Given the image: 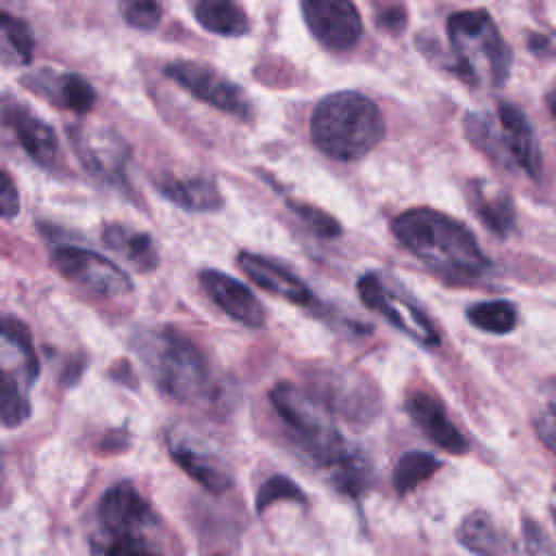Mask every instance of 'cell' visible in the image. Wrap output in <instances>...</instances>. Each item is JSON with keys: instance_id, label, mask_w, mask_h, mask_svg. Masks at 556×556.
<instances>
[{"instance_id": "6da1fadb", "label": "cell", "mask_w": 556, "mask_h": 556, "mask_svg": "<svg viewBox=\"0 0 556 556\" xmlns=\"http://www.w3.org/2000/svg\"><path fill=\"white\" fill-rule=\"evenodd\" d=\"M391 230L413 256L450 282H469L489 269L473 232L437 208L415 206L402 211Z\"/></svg>"}, {"instance_id": "7a4b0ae2", "label": "cell", "mask_w": 556, "mask_h": 556, "mask_svg": "<svg viewBox=\"0 0 556 556\" xmlns=\"http://www.w3.org/2000/svg\"><path fill=\"white\" fill-rule=\"evenodd\" d=\"M384 137L378 104L358 91L324 96L311 115V139L330 159L352 163L369 154Z\"/></svg>"}, {"instance_id": "3957f363", "label": "cell", "mask_w": 556, "mask_h": 556, "mask_svg": "<svg viewBox=\"0 0 556 556\" xmlns=\"http://www.w3.org/2000/svg\"><path fill=\"white\" fill-rule=\"evenodd\" d=\"M132 350L152 382L178 402H195L208 387V365L198 345L169 326L141 328L132 334Z\"/></svg>"}, {"instance_id": "277c9868", "label": "cell", "mask_w": 556, "mask_h": 556, "mask_svg": "<svg viewBox=\"0 0 556 556\" xmlns=\"http://www.w3.org/2000/svg\"><path fill=\"white\" fill-rule=\"evenodd\" d=\"M454 72L476 87H502L508 80L513 50L484 9L458 11L447 17Z\"/></svg>"}, {"instance_id": "5b68a950", "label": "cell", "mask_w": 556, "mask_h": 556, "mask_svg": "<svg viewBox=\"0 0 556 556\" xmlns=\"http://www.w3.org/2000/svg\"><path fill=\"white\" fill-rule=\"evenodd\" d=\"M465 137L493 163L508 172L541 178V150L526 113L513 102H500L495 111L465 115Z\"/></svg>"}, {"instance_id": "8992f818", "label": "cell", "mask_w": 556, "mask_h": 556, "mask_svg": "<svg viewBox=\"0 0 556 556\" xmlns=\"http://www.w3.org/2000/svg\"><path fill=\"white\" fill-rule=\"evenodd\" d=\"M269 402L293 434L298 447L317 465L332 469L352 450L337 430L332 415L308 391L278 382L269 391Z\"/></svg>"}, {"instance_id": "52a82bcc", "label": "cell", "mask_w": 556, "mask_h": 556, "mask_svg": "<svg viewBox=\"0 0 556 556\" xmlns=\"http://www.w3.org/2000/svg\"><path fill=\"white\" fill-rule=\"evenodd\" d=\"M39 378V356L24 321L0 315V426L20 428L30 417V391Z\"/></svg>"}, {"instance_id": "ba28073f", "label": "cell", "mask_w": 556, "mask_h": 556, "mask_svg": "<svg viewBox=\"0 0 556 556\" xmlns=\"http://www.w3.org/2000/svg\"><path fill=\"white\" fill-rule=\"evenodd\" d=\"M67 139L89 176L109 187H126L130 150L115 130L104 126L74 124L67 128Z\"/></svg>"}, {"instance_id": "9c48e42d", "label": "cell", "mask_w": 556, "mask_h": 556, "mask_svg": "<svg viewBox=\"0 0 556 556\" xmlns=\"http://www.w3.org/2000/svg\"><path fill=\"white\" fill-rule=\"evenodd\" d=\"M50 261L65 280L91 295L113 300L132 291L130 276L111 258L93 250L78 245H56L50 252Z\"/></svg>"}, {"instance_id": "30bf717a", "label": "cell", "mask_w": 556, "mask_h": 556, "mask_svg": "<svg viewBox=\"0 0 556 556\" xmlns=\"http://www.w3.org/2000/svg\"><path fill=\"white\" fill-rule=\"evenodd\" d=\"M356 291L367 308L382 315L391 326L402 330L413 341H417L426 348L439 345V341H441L439 330L434 328L430 317L413 300H408L402 291L391 289L382 280V276L363 274L356 282Z\"/></svg>"}, {"instance_id": "8fae6325", "label": "cell", "mask_w": 556, "mask_h": 556, "mask_svg": "<svg viewBox=\"0 0 556 556\" xmlns=\"http://www.w3.org/2000/svg\"><path fill=\"white\" fill-rule=\"evenodd\" d=\"M163 72L195 100L239 119L252 117V104L245 91L215 67L200 61H172Z\"/></svg>"}, {"instance_id": "7c38bea8", "label": "cell", "mask_w": 556, "mask_h": 556, "mask_svg": "<svg viewBox=\"0 0 556 556\" xmlns=\"http://www.w3.org/2000/svg\"><path fill=\"white\" fill-rule=\"evenodd\" d=\"M330 415H341L350 421H365L378 410L376 393L369 384L345 369H324L311 376L306 389Z\"/></svg>"}, {"instance_id": "4fadbf2b", "label": "cell", "mask_w": 556, "mask_h": 556, "mask_svg": "<svg viewBox=\"0 0 556 556\" xmlns=\"http://www.w3.org/2000/svg\"><path fill=\"white\" fill-rule=\"evenodd\" d=\"M311 35L328 50L343 52L363 35V20L352 0H300Z\"/></svg>"}, {"instance_id": "5bb4252c", "label": "cell", "mask_w": 556, "mask_h": 556, "mask_svg": "<svg viewBox=\"0 0 556 556\" xmlns=\"http://www.w3.org/2000/svg\"><path fill=\"white\" fill-rule=\"evenodd\" d=\"M0 126L41 167H54L59 161V139L48 122L15 100L0 104Z\"/></svg>"}, {"instance_id": "9a60e30c", "label": "cell", "mask_w": 556, "mask_h": 556, "mask_svg": "<svg viewBox=\"0 0 556 556\" xmlns=\"http://www.w3.org/2000/svg\"><path fill=\"white\" fill-rule=\"evenodd\" d=\"M98 521L104 534H146L156 526V515L132 484L119 482L100 497Z\"/></svg>"}, {"instance_id": "2e32d148", "label": "cell", "mask_w": 556, "mask_h": 556, "mask_svg": "<svg viewBox=\"0 0 556 556\" xmlns=\"http://www.w3.org/2000/svg\"><path fill=\"white\" fill-rule=\"evenodd\" d=\"M200 285L206 295L235 321L250 328H261L265 324V308L261 306L258 298L237 278L217 269H204L200 274Z\"/></svg>"}, {"instance_id": "e0dca14e", "label": "cell", "mask_w": 556, "mask_h": 556, "mask_svg": "<svg viewBox=\"0 0 556 556\" xmlns=\"http://www.w3.org/2000/svg\"><path fill=\"white\" fill-rule=\"evenodd\" d=\"M169 454L178 463V467L187 476H191L198 484H202L206 491L224 493L230 489V484H232L230 469L217 454H213L202 443L180 437V434H176V437L172 434L169 437Z\"/></svg>"}, {"instance_id": "ac0fdd59", "label": "cell", "mask_w": 556, "mask_h": 556, "mask_svg": "<svg viewBox=\"0 0 556 556\" xmlns=\"http://www.w3.org/2000/svg\"><path fill=\"white\" fill-rule=\"evenodd\" d=\"M237 265L261 289H265L274 295H280V298L289 300L291 304L308 306L315 300L311 289L293 271H289L285 265H280L274 258L241 250L237 254Z\"/></svg>"}, {"instance_id": "d6986e66", "label": "cell", "mask_w": 556, "mask_h": 556, "mask_svg": "<svg viewBox=\"0 0 556 556\" xmlns=\"http://www.w3.org/2000/svg\"><path fill=\"white\" fill-rule=\"evenodd\" d=\"M22 83L28 89L48 98L52 104L74 113H87L96 104V89L78 74L39 70L35 74L24 76Z\"/></svg>"}, {"instance_id": "ffe728a7", "label": "cell", "mask_w": 556, "mask_h": 556, "mask_svg": "<svg viewBox=\"0 0 556 556\" xmlns=\"http://www.w3.org/2000/svg\"><path fill=\"white\" fill-rule=\"evenodd\" d=\"M408 415L413 417L415 426L430 439L434 445L450 454H465L467 452V441L460 434V430L447 419V413L443 404L426 393V391H415L408 397Z\"/></svg>"}, {"instance_id": "44dd1931", "label": "cell", "mask_w": 556, "mask_h": 556, "mask_svg": "<svg viewBox=\"0 0 556 556\" xmlns=\"http://www.w3.org/2000/svg\"><path fill=\"white\" fill-rule=\"evenodd\" d=\"M159 193L176 206L193 213H211L222 208L224 198L217 182L211 176H167L154 182Z\"/></svg>"}, {"instance_id": "7402d4cb", "label": "cell", "mask_w": 556, "mask_h": 556, "mask_svg": "<svg viewBox=\"0 0 556 556\" xmlns=\"http://www.w3.org/2000/svg\"><path fill=\"white\" fill-rule=\"evenodd\" d=\"M469 204L478 219L497 237H506L515 226V206L506 191L489 185V180L471 182Z\"/></svg>"}, {"instance_id": "603a6c76", "label": "cell", "mask_w": 556, "mask_h": 556, "mask_svg": "<svg viewBox=\"0 0 556 556\" xmlns=\"http://www.w3.org/2000/svg\"><path fill=\"white\" fill-rule=\"evenodd\" d=\"M102 241L139 271H152L159 265L156 243L143 230H135L124 224H106L102 228Z\"/></svg>"}, {"instance_id": "cb8c5ba5", "label": "cell", "mask_w": 556, "mask_h": 556, "mask_svg": "<svg viewBox=\"0 0 556 556\" xmlns=\"http://www.w3.org/2000/svg\"><path fill=\"white\" fill-rule=\"evenodd\" d=\"M198 24L222 37H241L250 30V17L237 0H198L193 4Z\"/></svg>"}, {"instance_id": "d4e9b609", "label": "cell", "mask_w": 556, "mask_h": 556, "mask_svg": "<svg viewBox=\"0 0 556 556\" xmlns=\"http://www.w3.org/2000/svg\"><path fill=\"white\" fill-rule=\"evenodd\" d=\"M35 52V37L28 24L0 9V65H28Z\"/></svg>"}, {"instance_id": "484cf974", "label": "cell", "mask_w": 556, "mask_h": 556, "mask_svg": "<svg viewBox=\"0 0 556 556\" xmlns=\"http://www.w3.org/2000/svg\"><path fill=\"white\" fill-rule=\"evenodd\" d=\"M456 536L463 547H467L478 556H502L504 552V541H502L504 536L500 534L493 519L482 510L469 513L460 521Z\"/></svg>"}, {"instance_id": "4316f807", "label": "cell", "mask_w": 556, "mask_h": 556, "mask_svg": "<svg viewBox=\"0 0 556 556\" xmlns=\"http://www.w3.org/2000/svg\"><path fill=\"white\" fill-rule=\"evenodd\" d=\"M441 467V460L434 454L428 452H406L393 469V486L400 495L410 493L421 482H426L430 476L437 473Z\"/></svg>"}, {"instance_id": "83f0119b", "label": "cell", "mask_w": 556, "mask_h": 556, "mask_svg": "<svg viewBox=\"0 0 556 556\" xmlns=\"http://www.w3.org/2000/svg\"><path fill=\"white\" fill-rule=\"evenodd\" d=\"M467 319L491 334H506L517 326V308L506 300H486L467 308Z\"/></svg>"}, {"instance_id": "f1b7e54d", "label": "cell", "mask_w": 556, "mask_h": 556, "mask_svg": "<svg viewBox=\"0 0 556 556\" xmlns=\"http://www.w3.org/2000/svg\"><path fill=\"white\" fill-rule=\"evenodd\" d=\"M332 473V482L337 484L339 491L348 493V495H361L369 482H371V467L367 463V458L361 454V450L352 447L341 460L339 465H334L330 469Z\"/></svg>"}, {"instance_id": "f546056e", "label": "cell", "mask_w": 556, "mask_h": 556, "mask_svg": "<svg viewBox=\"0 0 556 556\" xmlns=\"http://www.w3.org/2000/svg\"><path fill=\"white\" fill-rule=\"evenodd\" d=\"M93 556H159L143 534H100Z\"/></svg>"}, {"instance_id": "4dcf8cb0", "label": "cell", "mask_w": 556, "mask_h": 556, "mask_svg": "<svg viewBox=\"0 0 556 556\" xmlns=\"http://www.w3.org/2000/svg\"><path fill=\"white\" fill-rule=\"evenodd\" d=\"M119 13L128 26L154 30L163 20V4L161 0H122Z\"/></svg>"}, {"instance_id": "1f68e13d", "label": "cell", "mask_w": 556, "mask_h": 556, "mask_svg": "<svg viewBox=\"0 0 556 556\" xmlns=\"http://www.w3.org/2000/svg\"><path fill=\"white\" fill-rule=\"evenodd\" d=\"M291 208H293V213L315 232V235H319V237H326V239H334V237H339L341 235V224L332 217V215H328V213H324V211H319L317 206H311V204H300V202H291Z\"/></svg>"}, {"instance_id": "d6a6232c", "label": "cell", "mask_w": 556, "mask_h": 556, "mask_svg": "<svg viewBox=\"0 0 556 556\" xmlns=\"http://www.w3.org/2000/svg\"><path fill=\"white\" fill-rule=\"evenodd\" d=\"M302 497L304 495L298 489V484H293L285 476H274L261 486L258 497H256V508H258V513H263V510H267V506H271L278 500H302Z\"/></svg>"}, {"instance_id": "836d02e7", "label": "cell", "mask_w": 556, "mask_h": 556, "mask_svg": "<svg viewBox=\"0 0 556 556\" xmlns=\"http://www.w3.org/2000/svg\"><path fill=\"white\" fill-rule=\"evenodd\" d=\"M523 543L530 556H554V543L549 532L532 519L523 521Z\"/></svg>"}, {"instance_id": "e575fe53", "label": "cell", "mask_w": 556, "mask_h": 556, "mask_svg": "<svg viewBox=\"0 0 556 556\" xmlns=\"http://www.w3.org/2000/svg\"><path fill=\"white\" fill-rule=\"evenodd\" d=\"M20 213V193L13 178L0 167V217L13 219Z\"/></svg>"}, {"instance_id": "d590c367", "label": "cell", "mask_w": 556, "mask_h": 556, "mask_svg": "<svg viewBox=\"0 0 556 556\" xmlns=\"http://www.w3.org/2000/svg\"><path fill=\"white\" fill-rule=\"evenodd\" d=\"M376 22L380 28L400 33L404 28V7L402 4H384L376 9Z\"/></svg>"}, {"instance_id": "8d00e7d4", "label": "cell", "mask_w": 556, "mask_h": 556, "mask_svg": "<svg viewBox=\"0 0 556 556\" xmlns=\"http://www.w3.org/2000/svg\"><path fill=\"white\" fill-rule=\"evenodd\" d=\"M536 430H539V437L543 439V443L552 450L554 447V406H552V402L539 413Z\"/></svg>"}, {"instance_id": "74e56055", "label": "cell", "mask_w": 556, "mask_h": 556, "mask_svg": "<svg viewBox=\"0 0 556 556\" xmlns=\"http://www.w3.org/2000/svg\"><path fill=\"white\" fill-rule=\"evenodd\" d=\"M9 500V480H7V471H4V463L0 458V508L7 504Z\"/></svg>"}]
</instances>
